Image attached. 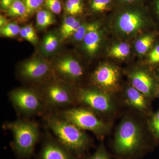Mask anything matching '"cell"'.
Here are the masks:
<instances>
[{
  "label": "cell",
  "mask_w": 159,
  "mask_h": 159,
  "mask_svg": "<svg viewBox=\"0 0 159 159\" xmlns=\"http://www.w3.org/2000/svg\"><path fill=\"white\" fill-rule=\"evenodd\" d=\"M143 132L140 125L131 118H125L119 124L114 139L115 152L120 157H129L143 147Z\"/></svg>",
  "instance_id": "3957f363"
},
{
  "label": "cell",
  "mask_w": 159,
  "mask_h": 159,
  "mask_svg": "<svg viewBox=\"0 0 159 159\" xmlns=\"http://www.w3.org/2000/svg\"><path fill=\"white\" fill-rule=\"evenodd\" d=\"M141 9L131 8L121 11L118 16L119 29L127 34L136 31L142 25L143 15Z\"/></svg>",
  "instance_id": "30bf717a"
},
{
  "label": "cell",
  "mask_w": 159,
  "mask_h": 159,
  "mask_svg": "<svg viewBox=\"0 0 159 159\" xmlns=\"http://www.w3.org/2000/svg\"><path fill=\"white\" fill-rule=\"evenodd\" d=\"M58 45V40L54 34H48L45 38L43 48L47 53H51L54 52L57 49Z\"/></svg>",
  "instance_id": "cb8c5ba5"
},
{
  "label": "cell",
  "mask_w": 159,
  "mask_h": 159,
  "mask_svg": "<svg viewBox=\"0 0 159 159\" xmlns=\"http://www.w3.org/2000/svg\"><path fill=\"white\" fill-rule=\"evenodd\" d=\"M154 42V38L151 35H145L138 40L135 43V48L139 54H145L149 50Z\"/></svg>",
  "instance_id": "ffe728a7"
},
{
  "label": "cell",
  "mask_w": 159,
  "mask_h": 159,
  "mask_svg": "<svg viewBox=\"0 0 159 159\" xmlns=\"http://www.w3.org/2000/svg\"><path fill=\"white\" fill-rule=\"evenodd\" d=\"M46 124L56 139L75 157L84 153L89 145L88 136L76 125L57 115H50L46 118Z\"/></svg>",
  "instance_id": "6da1fadb"
},
{
  "label": "cell",
  "mask_w": 159,
  "mask_h": 159,
  "mask_svg": "<svg viewBox=\"0 0 159 159\" xmlns=\"http://www.w3.org/2000/svg\"><path fill=\"white\" fill-rule=\"evenodd\" d=\"M81 25L79 20L73 16L65 18L61 29V34L63 40L66 39L73 36L75 32Z\"/></svg>",
  "instance_id": "2e32d148"
},
{
  "label": "cell",
  "mask_w": 159,
  "mask_h": 159,
  "mask_svg": "<svg viewBox=\"0 0 159 159\" xmlns=\"http://www.w3.org/2000/svg\"><path fill=\"white\" fill-rule=\"evenodd\" d=\"M115 1L116 0H91V9L94 12H103L110 9Z\"/></svg>",
  "instance_id": "7402d4cb"
},
{
  "label": "cell",
  "mask_w": 159,
  "mask_h": 159,
  "mask_svg": "<svg viewBox=\"0 0 159 159\" xmlns=\"http://www.w3.org/2000/svg\"><path fill=\"white\" fill-rule=\"evenodd\" d=\"M129 52V45L125 43H121L112 47L110 51V54L116 58H122L128 56Z\"/></svg>",
  "instance_id": "44dd1931"
},
{
  "label": "cell",
  "mask_w": 159,
  "mask_h": 159,
  "mask_svg": "<svg viewBox=\"0 0 159 159\" xmlns=\"http://www.w3.org/2000/svg\"><path fill=\"white\" fill-rule=\"evenodd\" d=\"M5 127L12 134L11 146L16 156L20 159L30 158L39 139L37 124L29 120L18 119L6 123Z\"/></svg>",
  "instance_id": "7a4b0ae2"
},
{
  "label": "cell",
  "mask_w": 159,
  "mask_h": 159,
  "mask_svg": "<svg viewBox=\"0 0 159 159\" xmlns=\"http://www.w3.org/2000/svg\"><path fill=\"white\" fill-rule=\"evenodd\" d=\"M20 34L22 37L25 39L27 40L28 41L34 44L33 39H32V38H31V36L29 35V34H28V32L26 31L24 27H23V28H22L21 29H20Z\"/></svg>",
  "instance_id": "1f68e13d"
},
{
  "label": "cell",
  "mask_w": 159,
  "mask_h": 159,
  "mask_svg": "<svg viewBox=\"0 0 159 159\" xmlns=\"http://www.w3.org/2000/svg\"><path fill=\"white\" fill-rule=\"evenodd\" d=\"M48 64L39 59L26 61L21 66L20 74L25 79L39 80L45 77L50 72Z\"/></svg>",
  "instance_id": "7c38bea8"
},
{
  "label": "cell",
  "mask_w": 159,
  "mask_h": 159,
  "mask_svg": "<svg viewBox=\"0 0 159 159\" xmlns=\"http://www.w3.org/2000/svg\"><path fill=\"white\" fill-rule=\"evenodd\" d=\"M152 10L159 20V0H152Z\"/></svg>",
  "instance_id": "d6a6232c"
},
{
  "label": "cell",
  "mask_w": 159,
  "mask_h": 159,
  "mask_svg": "<svg viewBox=\"0 0 159 159\" xmlns=\"http://www.w3.org/2000/svg\"><path fill=\"white\" fill-rule=\"evenodd\" d=\"M58 116L82 130L93 132L98 137L104 136L109 130L108 124L99 119L93 111L89 109L69 108L61 111Z\"/></svg>",
  "instance_id": "277c9868"
},
{
  "label": "cell",
  "mask_w": 159,
  "mask_h": 159,
  "mask_svg": "<svg viewBox=\"0 0 159 159\" xmlns=\"http://www.w3.org/2000/svg\"><path fill=\"white\" fill-rule=\"evenodd\" d=\"M88 159H111L105 147L102 145H99L96 151Z\"/></svg>",
  "instance_id": "83f0119b"
},
{
  "label": "cell",
  "mask_w": 159,
  "mask_h": 159,
  "mask_svg": "<svg viewBox=\"0 0 159 159\" xmlns=\"http://www.w3.org/2000/svg\"><path fill=\"white\" fill-rule=\"evenodd\" d=\"M87 25H81L73 35L74 39L80 41L84 39L87 31Z\"/></svg>",
  "instance_id": "f1b7e54d"
},
{
  "label": "cell",
  "mask_w": 159,
  "mask_h": 159,
  "mask_svg": "<svg viewBox=\"0 0 159 159\" xmlns=\"http://www.w3.org/2000/svg\"><path fill=\"white\" fill-rule=\"evenodd\" d=\"M94 81L98 86L106 91L116 89L119 78V72L116 67L109 65L99 66L93 74Z\"/></svg>",
  "instance_id": "ba28073f"
},
{
  "label": "cell",
  "mask_w": 159,
  "mask_h": 159,
  "mask_svg": "<svg viewBox=\"0 0 159 159\" xmlns=\"http://www.w3.org/2000/svg\"><path fill=\"white\" fill-rule=\"evenodd\" d=\"M100 37L99 27L97 23L87 25V31L84 39V47L90 54H93L98 50Z\"/></svg>",
  "instance_id": "9a60e30c"
},
{
  "label": "cell",
  "mask_w": 159,
  "mask_h": 159,
  "mask_svg": "<svg viewBox=\"0 0 159 159\" xmlns=\"http://www.w3.org/2000/svg\"><path fill=\"white\" fill-rule=\"evenodd\" d=\"M26 31L28 32V34H29L32 39H33L34 41V44L37 43V37L36 35L35 31H34V29H33V27L31 25H27L24 27Z\"/></svg>",
  "instance_id": "4dcf8cb0"
},
{
  "label": "cell",
  "mask_w": 159,
  "mask_h": 159,
  "mask_svg": "<svg viewBox=\"0 0 159 159\" xmlns=\"http://www.w3.org/2000/svg\"><path fill=\"white\" fill-rule=\"evenodd\" d=\"M76 99L93 111L105 114L114 110V103L110 96L103 91L81 89L76 95Z\"/></svg>",
  "instance_id": "8992f818"
},
{
  "label": "cell",
  "mask_w": 159,
  "mask_h": 159,
  "mask_svg": "<svg viewBox=\"0 0 159 159\" xmlns=\"http://www.w3.org/2000/svg\"><path fill=\"white\" fill-rule=\"evenodd\" d=\"M125 96L126 102L133 108L143 112L148 110V98L134 87L126 89Z\"/></svg>",
  "instance_id": "5bb4252c"
},
{
  "label": "cell",
  "mask_w": 159,
  "mask_h": 159,
  "mask_svg": "<svg viewBox=\"0 0 159 159\" xmlns=\"http://www.w3.org/2000/svg\"><path fill=\"white\" fill-rule=\"evenodd\" d=\"M45 106L57 108L72 105L77 100L68 89L58 84H51L43 95Z\"/></svg>",
  "instance_id": "52a82bcc"
},
{
  "label": "cell",
  "mask_w": 159,
  "mask_h": 159,
  "mask_svg": "<svg viewBox=\"0 0 159 159\" xmlns=\"http://www.w3.org/2000/svg\"><path fill=\"white\" fill-rule=\"evenodd\" d=\"M54 15L51 11L45 9H42L38 11L36 14V23L40 29H45L54 24Z\"/></svg>",
  "instance_id": "ac0fdd59"
},
{
  "label": "cell",
  "mask_w": 159,
  "mask_h": 159,
  "mask_svg": "<svg viewBox=\"0 0 159 159\" xmlns=\"http://www.w3.org/2000/svg\"><path fill=\"white\" fill-rule=\"evenodd\" d=\"M7 12L8 15L12 17H25L29 14L23 0H14Z\"/></svg>",
  "instance_id": "e0dca14e"
},
{
  "label": "cell",
  "mask_w": 159,
  "mask_h": 159,
  "mask_svg": "<svg viewBox=\"0 0 159 159\" xmlns=\"http://www.w3.org/2000/svg\"><path fill=\"white\" fill-rule=\"evenodd\" d=\"M9 97L16 110L24 116L39 113L45 106L43 96L35 91L28 89L14 90L9 94Z\"/></svg>",
  "instance_id": "5b68a950"
},
{
  "label": "cell",
  "mask_w": 159,
  "mask_h": 159,
  "mask_svg": "<svg viewBox=\"0 0 159 159\" xmlns=\"http://www.w3.org/2000/svg\"><path fill=\"white\" fill-rule=\"evenodd\" d=\"M149 60L150 63L153 64L159 63V44L157 45L149 54Z\"/></svg>",
  "instance_id": "f546056e"
},
{
  "label": "cell",
  "mask_w": 159,
  "mask_h": 159,
  "mask_svg": "<svg viewBox=\"0 0 159 159\" xmlns=\"http://www.w3.org/2000/svg\"><path fill=\"white\" fill-rule=\"evenodd\" d=\"M29 14L33 13L43 5L45 0H23Z\"/></svg>",
  "instance_id": "4316f807"
},
{
  "label": "cell",
  "mask_w": 159,
  "mask_h": 159,
  "mask_svg": "<svg viewBox=\"0 0 159 159\" xmlns=\"http://www.w3.org/2000/svg\"><path fill=\"white\" fill-rule=\"evenodd\" d=\"M116 1L122 5H127L135 4L141 0H116Z\"/></svg>",
  "instance_id": "e575fe53"
},
{
  "label": "cell",
  "mask_w": 159,
  "mask_h": 159,
  "mask_svg": "<svg viewBox=\"0 0 159 159\" xmlns=\"http://www.w3.org/2000/svg\"><path fill=\"white\" fill-rule=\"evenodd\" d=\"M8 24H9L8 23V20L3 16H1V17H0V26H1V28L6 25Z\"/></svg>",
  "instance_id": "d590c367"
},
{
  "label": "cell",
  "mask_w": 159,
  "mask_h": 159,
  "mask_svg": "<svg viewBox=\"0 0 159 159\" xmlns=\"http://www.w3.org/2000/svg\"><path fill=\"white\" fill-rule=\"evenodd\" d=\"M66 9L68 13L72 16L82 14L84 10L83 0H67Z\"/></svg>",
  "instance_id": "d6986e66"
},
{
  "label": "cell",
  "mask_w": 159,
  "mask_h": 159,
  "mask_svg": "<svg viewBox=\"0 0 159 159\" xmlns=\"http://www.w3.org/2000/svg\"><path fill=\"white\" fill-rule=\"evenodd\" d=\"M56 68L58 74L68 79H77L83 75V70L79 63L71 57L59 60Z\"/></svg>",
  "instance_id": "4fadbf2b"
},
{
  "label": "cell",
  "mask_w": 159,
  "mask_h": 159,
  "mask_svg": "<svg viewBox=\"0 0 159 159\" xmlns=\"http://www.w3.org/2000/svg\"><path fill=\"white\" fill-rule=\"evenodd\" d=\"M149 125L151 130L154 136L159 139V110L152 115Z\"/></svg>",
  "instance_id": "d4e9b609"
},
{
  "label": "cell",
  "mask_w": 159,
  "mask_h": 159,
  "mask_svg": "<svg viewBox=\"0 0 159 159\" xmlns=\"http://www.w3.org/2000/svg\"><path fill=\"white\" fill-rule=\"evenodd\" d=\"M45 5L53 13L59 14L62 10L61 3L59 0H45Z\"/></svg>",
  "instance_id": "484cf974"
},
{
  "label": "cell",
  "mask_w": 159,
  "mask_h": 159,
  "mask_svg": "<svg viewBox=\"0 0 159 159\" xmlns=\"http://www.w3.org/2000/svg\"><path fill=\"white\" fill-rule=\"evenodd\" d=\"M157 95L158 97L159 98V87L158 89H157Z\"/></svg>",
  "instance_id": "8d00e7d4"
},
{
  "label": "cell",
  "mask_w": 159,
  "mask_h": 159,
  "mask_svg": "<svg viewBox=\"0 0 159 159\" xmlns=\"http://www.w3.org/2000/svg\"><path fill=\"white\" fill-rule=\"evenodd\" d=\"M14 0H1V8L3 10H6L10 7Z\"/></svg>",
  "instance_id": "836d02e7"
},
{
  "label": "cell",
  "mask_w": 159,
  "mask_h": 159,
  "mask_svg": "<svg viewBox=\"0 0 159 159\" xmlns=\"http://www.w3.org/2000/svg\"><path fill=\"white\" fill-rule=\"evenodd\" d=\"M71 152L56 139L48 137L44 141L38 159H76Z\"/></svg>",
  "instance_id": "9c48e42d"
},
{
  "label": "cell",
  "mask_w": 159,
  "mask_h": 159,
  "mask_svg": "<svg viewBox=\"0 0 159 159\" xmlns=\"http://www.w3.org/2000/svg\"><path fill=\"white\" fill-rule=\"evenodd\" d=\"M130 78L133 87L144 94L148 99L157 94L158 88L154 80L146 71L142 70L134 71L130 74Z\"/></svg>",
  "instance_id": "8fae6325"
},
{
  "label": "cell",
  "mask_w": 159,
  "mask_h": 159,
  "mask_svg": "<svg viewBox=\"0 0 159 159\" xmlns=\"http://www.w3.org/2000/svg\"><path fill=\"white\" fill-rule=\"evenodd\" d=\"M20 28L15 23H9L8 25L1 28V35L6 37H14L20 34Z\"/></svg>",
  "instance_id": "603a6c76"
}]
</instances>
